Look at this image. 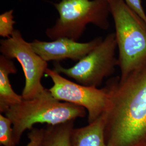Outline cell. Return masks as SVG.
Here are the masks:
<instances>
[{
    "instance_id": "6da1fadb",
    "label": "cell",
    "mask_w": 146,
    "mask_h": 146,
    "mask_svg": "<svg viewBox=\"0 0 146 146\" xmlns=\"http://www.w3.org/2000/svg\"><path fill=\"white\" fill-rule=\"evenodd\" d=\"M110 103L105 113L108 146H146V64L105 86Z\"/></svg>"
},
{
    "instance_id": "7a4b0ae2",
    "label": "cell",
    "mask_w": 146,
    "mask_h": 146,
    "mask_svg": "<svg viewBox=\"0 0 146 146\" xmlns=\"http://www.w3.org/2000/svg\"><path fill=\"white\" fill-rule=\"evenodd\" d=\"M87 110L84 107L62 102L53 98L49 89L46 93L33 99L25 100L5 113L13 125V142L15 146L26 131L37 123L58 125L78 118H84Z\"/></svg>"
},
{
    "instance_id": "3957f363",
    "label": "cell",
    "mask_w": 146,
    "mask_h": 146,
    "mask_svg": "<svg viewBox=\"0 0 146 146\" xmlns=\"http://www.w3.org/2000/svg\"><path fill=\"white\" fill-rule=\"evenodd\" d=\"M121 79L146 64V27L124 0H110Z\"/></svg>"
},
{
    "instance_id": "277c9868",
    "label": "cell",
    "mask_w": 146,
    "mask_h": 146,
    "mask_svg": "<svg viewBox=\"0 0 146 146\" xmlns=\"http://www.w3.org/2000/svg\"><path fill=\"white\" fill-rule=\"evenodd\" d=\"M54 5L59 17L46 31L47 36L52 40L65 37L78 41L89 23L104 31L110 27L108 0H61Z\"/></svg>"
},
{
    "instance_id": "5b68a950",
    "label": "cell",
    "mask_w": 146,
    "mask_h": 146,
    "mask_svg": "<svg viewBox=\"0 0 146 146\" xmlns=\"http://www.w3.org/2000/svg\"><path fill=\"white\" fill-rule=\"evenodd\" d=\"M117 47L115 33L109 34L97 47L73 67L64 68L59 62L54 63V70L74 79L76 83L98 88L104 78L114 73L118 66L115 56Z\"/></svg>"
},
{
    "instance_id": "8992f818",
    "label": "cell",
    "mask_w": 146,
    "mask_h": 146,
    "mask_svg": "<svg viewBox=\"0 0 146 146\" xmlns=\"http://www.w3.org/2000/svg\"><path fill=\"white\" fill-rule=\"evenodd\" d=\"M0 52L9 59H16L23 69L25 84L22 96L25 100L33 99L46 93L48 89L42 84V78L48 68L43 60L25 41L19 30H15L11 36L0 41Z\"/></svg>"
},
{
    "instance_id": "52a82bcc",
    "label": "cell",
    "mask_w": 146,
    "mask_h": 146,
    "mask_svg": "<svg viewBox=\"0 0 146 146\" xmlns=\"http://www.w3.org/2000/svg\"><path fill=\"white\" fill-rule=\"evenodd\" d=\"M45 74L52 79L53 85L49 90L58 101L81 106L88 112L90 123L104 114L110 103V95L106 87L99 89L74 82L63 77L54 69L47 68Z\"/></svg>"
},
{
    "instance_id": "ba28073f",
    "label": "cell",
    "mask_w": 146,
    "mask_h": 146,
    "mask_svg": "<svg viewBox=\"0 0 146 146\" xmlns=\"http://www.w3.org/2000/svg\"><path fill=\"white\" fill-rule=\"evenodd\" d=\"M104 38L98 37L88 42H78L68 38H59L52 41L35 40L31 42L34 51L46 62H59L65 59L78 62L97 47Z\"/></svg>"
},
{
    "instance_id": "9c48e42d",
    "label": "cell",
    "mask_w": 146,
    "mask_h": 146,
    "mask_svg": "<svg viewBox=\"0 0 146 146\" xmlns=\"http://www.w3.org/2000/svg\"><path fill=\"white\" fill-rule=\"evenodd\" d=\"M17 73V68L12 60L4 55L0 56V112L5 113L11 107L23 100L22 95L16 93L12 88L9 75Z\"/></svg>"
},
{
    "instance_id": "30bf717a",
    "label": "cell",
    "mask_w": 146,
    "mask_h": 146,
    "mask_svg": "<svg viewBox=\"0 0 146 146\" xmlns=\"http://www.w3.org/2000/svg\"><path fill=\"white\" fill-rule=\"evenodd\" d=\"M105 113L93 122L80 128H73L71 146H108L105 135Z\"/></svg>"
},
{
    "instance_id": "8fae6325",
    "label": "cell",
    "mask_w": 146,
    "mask_h": 146,
    "mask_svg": "<svg viewBox=\"0 0 146 146\" xmlns=\"http://www.w3.org/2000/svg\"><path fill=\"white\" fill-rule=\"evenodd\" d=\"M74 121L58 125H47L45 128L43 146H71L70 136Z\"/></svg>"
},
{
    "instance_id": "7c38bea8",
    "label": "cell",
    "mask_w": 146,
    "mask_h": 146,
    "mask_svg": "<svg viewBox=\"0 0 146 146\" xmlns=\"http://www.w3.org/2000/svg\"><path fill=\"white\" fill-rule=\"evenodd\" d=\"M13 125L6 116L0 114V143L3 146H14Z\"/></svg>"
},
{
    "instance_id": "4fadbf2b",
    "label": "cell",
    "mask_w": 146,
    "mask_h": 146,
    "mask_svg": "<svg viewBox=\"0 0 146 146\" xmlns=\"http://www.w3.org/2000/svg\"><path fill=\"white\" fill-rule=\"evenodd\" d=\"M13 11H8L0 16V35L4 37L11 36L14 31L13 25Z\"/></svg>"
},
{
    "instance_id": "5bb4252c",
    "label": "cell",
    "mask_w": 146,
    "mask_h": 146,
    "mask_svg": "<svg viewBox=\"0 0 146 146\" xmlns=\"http://www.w3.org/2000/svg\"><path fill=\"white\" fill-rule=\"evenodd\" d=\"M45 128H33L28 133L29 142L26 146H43Z\"/></svg>"
},
{
    "instance_id": "9a60e30c",
    "label": "cell",
    "mask_w": 146,
    "mask_h": 146,
    "mask_svg": "<svg viewBox=\"0 0 146 146\" xmlns=\"http://www.w3.org/2000/svg\"><path fill=\"white\" fill-rule=\"evenodd\" d=\"M136 15L141 20L146 27V14L143 9L141 0H124Z\"/></svg>"
},
{
    "instance_id": "2e32d148",
    "label": "cell",
    "mask_w": 146,
    "mask_h": 146,
    "mask_svg": "<svg viewBox=\"0 0 146 146\" xmlns=\"http://www.w3.org/2000/svg\"><path fill=\"white\" fill-rule=\"evenodd\" d=\"M108 1H110V0H108Z\"/></svg>"
}]
</instances>
